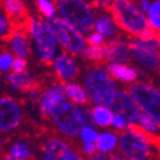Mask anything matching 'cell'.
Listing matches in <instances>:
<instances>
[{"label": "cell", "mask_w": 160, "mask_h": 160, "mask_svg": "<svg viewBox=\"0 0 160 160\" xmlns=\"http://www.w3.org/2000/svg\"><path fill=\"white\" fill-rule=\"evenodd\" d=\"M110 12L118 27L129 35H133L136 38H151L156 35L149 23L148 16L141 10L137 3L117 0L112 3Z\"/></svg>", "instance_id": "cell-1"}, {"label": "cell", "mask_w": 160, "mask_h": 160, "mask_svg": "<svg viewBox=\"0 0 160 160\" xmlns=\"http://www.w3.org/2000/svg\"><path fill=\"white\" fill-rule=\"evenodd\" d=\"M55 128L67 137L78 136L83 127L92 126V114L88 108H78L72 101H64L51 114Z\"/></svg>", "instance_id": "cell-2"}, {"label": "cell", "mask_w": 160, "mask_h": 160, "mask_svg": "<svg viewBox=\"0 0 160 160\" xmlns=\"http://www.w3.org/2000/svg\"><path fill=\"white\" fill-rule=\"evenodd\" d=\"M83 87L88 95V100L94 106H108L115 99L118 92L113 77L101 68H92L87 72Z\"/></svg>", "instance_id": "cell-3"}, {"label": "cell", "mask_w": 160, "mask_h": 160, "mask_svg": "<svg viewBox=\"0 0 160 160\" xmlns=\"http://www.w3.org/2000/svg\"><path fill=\"white\" fill-rule=\"evenodd\" d=\"M57 10L60 18L73 26L82 35H90V31L95 28L96 16L92 7L86 2H82V0H60L57 3Z\"/></svg>", "instance_id": "cell-4"}, {"label": "cell", "mask_w": 160, "mask_h": 160, "mask_svg": "<svg viewBox=\"0 0 160 160\" xmlns=\"http://www.w3.org/2000/svg\"><path fill=\"white\" fill-rule=\"evenodd\" d=\"M151 138L138 128L129 126L119 135L118 150L126 160H148L152 154Z\"/></svg>", "instance_id": "cell-5"}, {"label": "cell", "mask_w": 160, "mask_h": 160, "mask_svg": "<svg viewBox=\"0 0 160 160\" xmlns=\"http://www.w3.org/2000/svg\"><path fill=\"white\" fill-rule=\"evenodd\" d=\"M28 32L36 44V51L38 58L44 63L50 64L57 59V51L59 41L54 32L51 31L46 21L38 18H30L27 22Z\"/></svg>", "instance_id": "cell-6"}, {"label": "cell", "mask_w": 160, "mask_h": 160, "mask_svg": "<svg viewBox=\"0 0 160 160\" xmlns=\"http://www.w3.org/2000/svg\"><path fill=\"white\" fill-rule=\"evenodd\" d=\"M46 22L65 51L73 55L83 54L87 48V40L78 30H76L69 23H67L59 16L49 18L46 19Z\"/></svg>", "instance_id": "cell-7"}, {"label": "cell", "mask_w": 160, "mask_h": 160, "mask_svg": "<svg viewBox=\"0 0 160 160\" xmlns=\"http://www.w3.org/2000/svg\"><path fill=\"white\" fill-rule=\"evenodd\" d=\"M131 57L140 65L156 71L160 68V35L151 38H135L128 44Z\"/></svg>", "instance_id": "cell-8"}, {"label": "cell", "mask_w": 160, "mask_h": 160, "mask_svg": "<svg viewBox=\"0 0 160 160\" xmlns=\"http://www.w3.org/2000/svg\"><path fill=\"white\" fill-rule=\"evenodd\" d=\"M128 92L140 109L150 115L160 127V90L146 82H136L129 86Z\"/></svg>", "instance_id": "cell-9"}, {"label": "cell", "mask_w": 160, "mask_h": 160, "mask_svg": "<svg viewBox=\"0 0 160 160\" xmlns=\"http://www.w3.org/2000/svg\"><path fill=\"white\" fill-rule=\"evenodd\" d=\"M110 109L114 115L122 117L129 126H136L138 117L142 113L140 106L131 96L128 91H118L114 101L110 105Z\"/></svg>", "instance_id": "cell-10"}, {"label": "cell", "mask_w": 160, "mask_h": 160, "mask_svg": "<svg viewBox=\"0 0 160 160\" xmlns=\"http://www.w3.org/2000/svg\"><path fill=\"white\" fill-rule=\"evenodd\" d=\"M22 119L21 106L12 98H2L0 100V129L9 132L18 127Z\"/></svg>", "instance_id": "cell-11"}, {"label": "cell", "mask_w": 160, "mask_h": 160, "mask_svg": "<svg viewBox=\"0 0 160 160\" xmlns=\"http://www.w3.org/2000/svg\"><path fill=\"white\" fill-rule=\"evenodd\" d=\"M67 94L64 85H55L48 88L44 94L41 95V100H40V110L45 117H51L54 110L58 106L67 101Z\"/></svg>", "instance_id": "cell-12"}, {"label": "cell", "mask_w": 160, "mask_h": 160, "mask_svg": "<svg viewBox=\"0 0 160 160\" xmlns=\"http://www.w3.org/2000/svg\"><path fill=\"white\" fill-rule=\"evenodd\" d=\"M54 69L59 79L68 83L71 79L76 78L78 73V67L76 60L69 54H60L54 60Z\"/></svg>", "instance_id": "cell-13"}, {"label": "cell", "mask_w": 160, "mask_h": 160, "mask_svg": "<svg viewBox=\"0 0 160 160\" xmlns=\"http://www.w3.org/2000/svg\"><path fill=\"white\" fill-rule=\"evenodd\" d=\"M69 150L71 148L65 141L62 138L51 137L44 142L41 148L42 160H60Z\"/></svg>", "instance_id": "cell-14"}, {"label": "cell", "mask_w": 160, "mask_h": 160, "mask_svg": "<svg viewBox=\"0 0 160 160\" xmlns=\"http://www.w3.org/2000/svg\"><path fill=\"white\" fill-rule=\"evenodd\" d=\"M106 50H108V59L112 60V63L128 64L131 60L128 45L122 42L121 40H112L110 42L106 44Z\"/></svg>", "instance_id": "cell-15"}, {"label": "cell", "mask_w": 160, "mask_h": 160, "mask_svg": "<svg viewBox=\"0 0 160 160\" xmlns=\"http://www.w3.org/2000/svg\"><path fill=\"white\" fill-rule=\"evenodd\" d=\"M108 73L118 79L121 82L126 83H136L137 79V72L132 67H128L127 64H119V63H110L108 65Z\"/></svg>", "instance_id": "cell-16"}, {"label": "cell", "mask_w": 160, "mask_h": 160, "mask_svg": "<svg viewBox=\"0 0 160 160\" xmlns=\"http://www.w3.org/2000/svg\"><path fill=\"white\" fill-rule=\"evenodd\" d=\"M7 82L17 91H31L36 86L35 79L27 72H13L7 76Z\"/></svg>", "instance_id": "cell-17"}, {"label": "cell", "mask_w": 160, "mask_h": 160, "mask_svg": "<svg viewBox=\"0 0 160 160\" xmlns=\"http://www.w3.org/2000/svg\"><path fill=\"white\" fill-rule=\"evenodd\" d=\"M118 24L114 19V17L109 13H100L96 16L95 21V30L98 33L102 35L104 37H113L117 33Z\"/></svg>", "instance_id": "cell-18"}, {"label": "cell", "mask_w": 160, "mask_h": 160, "mask_svg": "<svg viewBox=\"0 0 160 160\" xmlns=\"http://www.w3.org/2000/svg\"><path fill=\"white\" fill-rule=\"evenodd\" d=\"M10 48L14 52V55L17 58H22V59H27L31 54L30 50V44L27 41V37L24 33L16 31L13 32V35L10 36Z\"/></svg>", "instance_id": "cell-19"}, {"label": "cell", "mask_w": 160, "mask_h": 160, "mask_svg": "<svg viewBox=\"0 0 160 160\" xmlns=\"http://www.w3.org/2000/svg\"><path fill=\"white\" fill-rule=\"evenodd\" d=\"M64 88H65L67 96H68V99H71L73 104L86 105L90 101L85 87H82L81 85L74 83V82H68V83H64Z\"/></svg>", "instance_id": "cell-20"}, {"label": "cell", "mask_w": 160, "mask_h": 160, "mask_svg": "<svg viewBox=\"0 0 160 160\" xmlns=\"http://www.w3.org/2000/svg\"><path fill=\"white\" fill-rule=\"evenodd\" d=\"M91 114H92V122H94V124L99 127L112 126L114 113L108 106H94V109H91Z\"/></svg>", "instance_id": "cell-21"}, {"label": "cell", "mask_w": 160, "mask_h": 160, "mask_svg": "<svg viewBox=\"0 0 160 160\" xmlns=\"http://www.w3.org/2000/svg\"><path fill=\"white\" fill-rule=\"evenodd\" d=\"M118 142H119V136L115 135L114 132H102L100 133V136L98 138L96 146L99 152L109 154L115 148H118Z\"/></svg>", "instance_id": "cell-22"}, {"label": "cell", "mask_w": 160, "mask_h": 160, "mask_svg": "<svg viewBox=\"0 0 160 160\" xmlns=\"http://www.w3.org/2000/svg\"><path fill=\"white\" fill-rule=\"evenodd\" d=\"M136 126H138V128H141L149 137L156 136V135H159V132H160V127L158 126V123L154 121L150 115H148L143 112L140 114Z\"/></svg>", "instance_id": "cell-23"}, {"label": "cell", "mask_w": 160, "mask_h": 160, "mask_svg": "<svg viewBox=\"0 0 160 160\" xmlns=\"http://www.w3.org/2000/svg\"><path fill=\"white\" fill-rule=\"evenodd\" d=\"M8 155L16 158V159L27 160L31 158V150L26 142H16L14 145H12V148L9 149Z\"/></svg>", "instance_id": "cell-24"}, {"label": "cell", "mask_w": 160, "mask_h": 160, "mask_svg": "<svg viewBox=\"0 0 160 160\" xmlns=\"http://www.w3.org/2000/svg\"><path fill=\"white\" fill-rule=\"evenodd\" d=\"M85 58L91 59V60H106L108 59V50H106V44L104 46L100 48H95V46H87L85 52H83Z\"/></svg>", "instance_id": "cell-25"}, {"label": "cell", "mask_w": 160, "mask_h": 160, "mask_svg": "<svg viewBox=\"0 0 160 160\" xmlns=\"http://www.w3.org/2000/svg\"><path fill=\"white\" fill-rule=\"evenodd\" d=\"M4 9L12 17H22L24 14V5L22 2L18 0H5L3 3Z\"/></svg>", "instance_id": "cell-26"}, {"label": "cell", "mask_w": 160, "mask_h": 160, "mask_svg": "<svg viewBox=\"0 0 160 160\" xmlns=\"http://www.w3.org/2000/svg\"><path fill=\"white\" fill-rule=\"evenodd\" d=\"M99 132L94 126H86L79 133V137L83 143H96L99 138Z\"/></svg>", "instance_id": "cell-27"}, {"label": "cell", "mask_w": 160, "mask_h": 160, "mask_svg": "<svg viewBox=\"0 0 160 160\" xmlns=\"http://www.w3.org/2000/svg\"><path fill=\"white\" fill-rule=\"evenodd\" d=\"M40 12L42 13V16L46 17V19L49 18H52L55 14V12H57V5L52 3V2H49V0H38V2L36 3Z\"/></svg>", "instance_id": "cell-28"}, {"label": "cell", "mask_w": 160, "mask_h": 160, "mask_svg": "<svg viewBox=\"0 0 160 160\" xmlns=\"http://www.w3.org/2000/svg\"><path fill=\"white\" fill-rule=\"evenodd\" d=\"M14 58L10 52L5 51L3 52L2 55H0V69L2 72H8L10 68H13V65H14Z\"/></svg>", "instance_id": "cell-29"}, {"label": "cell", "mask_w": 160, "mask_h": 160, "mask_svg": "<svg viewBox=\"0 0 160 160\" xmlns=\"http://www.w3.org/2000/svg\"><path fill=\"white\" fill-rule=\"evenodd\" d=\"M10 23H9V19L7 18V16L4 14V13H2L0 14V35H2V38H7L13 35L10 32Z\"/></svg>", "instance_id": "cell-30"}, {"label": "cell", "mask_w": 160, "mask_h": 160, "mask_svg": "<svg viewBox=\"0 0 160 160\" xmlns=\"http://www.w3.org/2000/svg\"><path fill=\"white\" fill-rule=\"evenodd\" d=\"M87 44L88 46H95V48H100L105 45V37L98 32H92L87 36Z\"/></svg>", "instance_id": "cell-31"}, {"label": "cell", "mask_w": 160, "mask_h": 160, "mask_svg": "<svg viewBox=\"0 0 160 160\" xmlns=\"http://www.w3.org/2000/svg\"><path fill=\"white\" fill-rule=\"evenodd\" d=\"M112 127L114 129H119V131H126L127 128H129V124L124 121L122 117H118V115H114L113 121H112Z\"/></svg>", "instance_id": "cell-32"}, {"label": "cell", "mask_w": 160, "mask_h": 160, "mask_svg": "<svg viewBox=\"0 0 160 160\" xmlns=\"http://www.w3.org/2000/svg\"><path fill=\"white\" fill-rule=\"evenodd\" d=\"M119 155L109 152V154H102V152H98L92 156H88L87 160H118Z\"/></svg>", "instance_id": "cell-33"}, {"label": "cell", "mask_w": 160, "mask_h": 160, "mask_svg": "<svg viewBox=\"0 0 160 160\" xmlns=\"http://www.w3.org/2000/svg\"><path fill=\"white\" fill-rule=\"evenodd\" d=\"M81 150H82L83 154H86V155H88V156L95 155V154H98V151H99L96 143H83V145L81 146Z\"/></svg>", "instance_id": "cell-34"}, {"label": "cell", "mask_w": 160, "mask_h": 160, "mask_svg": "<svg viewBox=\"0 0 160 160\" xmlns=\"http://www.w3.org/2000/svg\"><path fill=\"white\" fill-rule=\"evenodd\" d=\"M26 67H27V62H26V59L16 58L14 65H13V71H14V72H26L24 71Z\"/></svg>", "instance_id": "cell-35"}, {"label": "cell", "mask_w": 160, "mask_h": 160, "mask_svg": "<svg viewBox=\"0 0 160 160\" xmlns=\"http://www.w3.org/2000/svg\"><path fill=\"white\" fill-rule=\"evenodd\" d=\"M60 160H85L82 156H79L77 152H74V151H72V150H69L68 152H67Z\"/></svg>", "instance_id": "cell-36"}, {"label": "cell", "mask_w": 160, "mask_h": 160, "mask_svg": "<svg viewBox=\"0 0 160 160\" xmlns=\"http://www.w3.org/2000/svg\"><path fill=\"white\" fill-rule=\"evenodd\" d=\"M149 23H150V26H151V28L155 31V32H160V16L158 17V18H155V19H149Z\"/></svg>", "instance_id": "cell-37"}, {"label": "cell", "mask_w": 160, "mask_h": 160, "mask_svg": "<svg viewBox=\"0 0 160 160\" xmlns=\"http://www.w3.org/2000/svg\"><path fill=\"white\" fill-rule=\"evenodd\" d=\"M151 2H148V0H142V2H140L138 3V5H140V8H141V10L145 13V14H148V12H149V9H150V7H151Z\"/></svg>", "instance_id": "cell-38"}, {"label": "cell", "mask_w": 160, "mask_h": 160, "mask_svg": "<svg viewBox=\"0 0 160 160\" xmlns=\"http://www.w3.org/2000/svg\"><path fill=\"white\" fill-rule=\"evenodd\" d=\"M3 160H21V159H16V158H13V156L7 155V156H4V158H3Z\"/></svg>", "instance_id": "cell-39"}, {"label": "cell", "mask_w": 160, "mask_h": 160, "mask_svg": "<svg viewBox=\"0 0 160 160\" xmlns=\"http://www.w3.org/2000/svg\"><path fill=\"white\" fill-rule=\"evenodd\" d=\"M118 160H126V159H124V158H122V156H119V158H118Z\"/></svg>", "instance_id": "cell-40"}]
</instances>
